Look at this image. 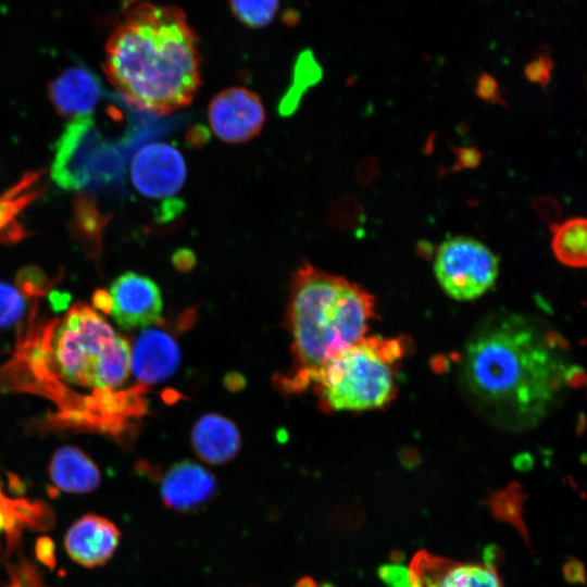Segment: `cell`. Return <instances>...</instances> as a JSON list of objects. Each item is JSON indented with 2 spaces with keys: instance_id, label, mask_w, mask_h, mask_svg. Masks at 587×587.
I'll return each instance as SVG.
<instances>
[{
  "instance_id": "cell-21",
  "label": "cell",
  "mask_w": 587,
  "mask_h": 587,
  "mask_svg": "<svg viewBox=\"0 0 587 587\" xmlns=\"http://www.w3.org/2000/svg\"><path fill=\"white\" fill-rule=\"evenodd\" d=\"M35 309L28 312L26 296L17 288L0 282V332L15 328L18 336L17 345L35 322L36 316L28 322L25 321V317L35 315Z\"/></svg>"
},
{
  "instance_id": "cell-17",
  "label": "cell",
  "mask_w": 587,
  "mask_h": 587,
  "mask_svg": "<svg viewBox=\"0 0 587 587\" xmlns=\"http://www.w3.org/2000/svg\"><path fill=\"white\" fill-rule=\"evenodd\" d=\"M48 473L53 485L65 492H91L101 483L97 464L84 451L72 446L61 447L53 453Z\"/></svg>"
},
{
  "instance_id": "cell-7",
  "label": "cell",
  "mask_w": 587,
  "mask_h": 587,
  "mask_svg": "<svg viewBox=\"0 0 587 587\" xmlns=\"http://www.w3.org/2000/svg\"><path fill=\"white\" fill-rule=\"evenodd\" d=\"M104 150L93 122L89 117L76 118L54 145L53 180L67 190L91 186Z\"/></svg>"
},
{
  "instance_id": "cell-38",
  "label": "cell",
  "mask_w": 587,
  "mask_h": 587,
  "mask_svg": "<svg viewBox=\"0 0 587 587\" xmlns=\"http://www.w3.org/2000/svg\"><path fill=\"white\" fill-rule=\"evenodd\" d=\"M296 587H316L315 583L311 578H302L297 583Z\"/></svg>"
},
{
  "instance_id": "cell-33",
  "label": "cell",
  "mask_w": 587,
  "mask_h": 587,
  "mask_svg": "<svg viewBox=\"0 0 587 587\" xmlns=\"http://www.w3.org/2000/svg\"><path fill=\"white\" fill-rule=\"evenodd\" d=\"M35 554L37 560L53 570L57 564L54 542L50 537L41 536L36 540Z\"/></svg>"
},
{
  "instance_id": "cell-3",
  "label": "cell",
  "mask_w": 587,
  "mask_h": 587,
  "mask_svg": "<svg viewBox=\"0 0 587 587\" xmlns=\"http://www.w3.org/2000/svg\"><path fill=\"white\" fill-rule=\"evenodd\" d=\"M16 358L35 378L26 389L39 388L54 400L64 384L115 391L128 378L130 347L111 325L85 303L47 324L34 323L16 346Z\"/></svg>"
},
{
  "instance_id": "cell-31",
  "label": "cell",
  "mask_w": 587,
  "mask_h": 587,
  "mask_svg": "<svg viewBox=\"0 0 587 587\" xmlns=\"http://www.w3.org/2000/svg\"><path fill=\"white\" fill-rule=\"evenodd\" d=\"M388 587H412L409 569L398 564H386L378 571Z\"/></svg>"
},
{
  "instance_id": "cell-16",
  "label": "cell",
  "mask_w": 587,
  "mask_h": 587,
  "mask_svg": "<svg viewBox=\"0 0 587 587\" xmlns=\"http://www.w3.org/2000/svg\"><path fill=\"white\" fill-rule=\"evenodd\" d=\"M191 445L201 460L220 465L235 458L241 446V437L233 421L221 414L208 413L195 423Z\"/></svg>"
},
{
  "instance_id": "cell-37",
  "label": "cell",
  "mask_w": 587,
  "mask_h": 587,
  "mask_svg": "<svg viewBox=\"0 0 587 587\" xmlns=\"http://www.w3.org/2000/svg\"><path fill=\"white\" fill-rule=\"evenodd\" d=\"M176 267L182 271L189 270L193 265V257L190 251H179L174 257Z\"/></svg>"
},
{
  "instance_id": "cell-18",
  "label": "cell",
  "mask_w": 587,
  "mask_h": 587,
  "mask_svg": "<svg viewBox=\"0 0 587 587\" xmlns=\"http://www.w3.org/2000/svg\"><path fill=\"white\" fill-rule=\"evenodd\" d=\"M52 521V513L45 503L25 499L11 500L0 489V534H7L9 546L17 541L23 526L47 529Z\"/></svg>"
},
{
  "instance_id": "cell-2",
  "label": "cell",
  "mask_w": 587,
  "mask_h": 587,
  "mask_svg": "<svg viewBox=\"0 0 587 587\" xmlns=\"http://www.w3.org/2000/svg\"><path fill=\"white\" fill-rule=\"evenodd\" d=\"M104 71L132 104L157 114L187 107L200 85L197 37L175 7H135L108 40Z\"/></svg>"
},
{
  "instance_id": "cell-36",
  "label": "cell",
  "mask_w": 587,
  "mask_h": 587,
  "mask_svg": "<svg viewBox=\"0 0 587 587\" xmlns=\"http://www.w3.org/2000/svg\"><path fill=\"white\" fill-rule=\"evenodd\" d=\"M585 380L583 369L576 365L569 366L565 372V384L571 387H579Z\"/></svg>"
},
{
  "instance_id": "cell-4",
  "label": "cell",
  "mask_w": 587,
  "mask_h": 587,
  "mask_svg": "<svg viewBox=\"0 0 587 587\" xmlns=\"http://www.w3.org/2000/svg\"><path fill=\"white\" fill-rule=\"evenodd\" d=\"M374 316V297L360 285L301 265L290 286L288 325L296 370L284 378L286 389L309 387L323 365L365 337Z\"/></svg>"
},
{
  "instance_id": "cell-25",
  "label": "cell",
  "mask_w": 587,
  "mask_h": 587,
  "mask_svg": "<svg viewBox=\"0 0 587 587\" xmlns=\"http://www.w3.org/2000/svg\"><path fill=\"white\" fill-rule=\"evenodd\" d=\"M365 221L362 202L354 196H344L330 207V225L341 232L358 229Z\"/></svg>"
},
{
  "instance_id": "cell-5",
  "label": "cell",
  "mask_w": 587,
  "mask_h": 587,
  "mask_svg": "<svg viewBox=\"0 0 587 587\" xmlns=\"http://www.w3.org/2000/svg\"><path fill=\"white\" fill-rule=\"evenodd\" d=\"M405 352L400 337H364L323 365L310 386L329 412L383 409L396 397V372Z\"/></svg>"
},
{
  "instance_id": "cell-22",
  "label": "cell",
  "mask_w": 587,
  "mask_h": 587,
  "mask_svg": "<svg viewBox=\"0 0 587 587\" xmlns=\"http://www.w3.org/2000/svg\"><path fill=\"white\" fill-rule=\"evenodd\" d=\"M102 226L103 218H101L92 200L84 195L76 197L71 229L79 241L92 252L99 248L98 242Z\"/></svg>"
},
{
  "instance_id": "cell-6",
  "label": "cell",
  "mask_w": 587,
  "mask_h": 587,
  "mask_svg": "<svg viewBox=\"0 0 587 587\" xmlns=\"http://www.w3.org/2000/svg\"><path fill=\"white\" fill-rule=\"evenodd\" d=\"M500 261L483 242L466 236L445 240L437 249L434 272L442 290L452 299L472 301L496 284Z\"/></svg>"
},
{
  "instance_id": "cell-8",
  "label": "cell",
  "mask_w": 587,
  "mask_h": 587,
  "mask_svg": "<svg viewBox=\"0 0 587 587\" xmlns=\"http://www.w3.org/2000/svg\"><path fill=\"white\" fill-rule=\"evenodd\" d=\"M209 125L223 141L241 143L257 136L265 121L260 98L245 87H232L218 92L210 102Z\"/></svg>"
},
{
  "instance_id": "cell-20",
  "label": "cell",
  "mask_w": 587,
  "mask_h": 587,
  "mask_svg": "<svg viewBox=\"0 0 587 587\" xmlns=\"http://www.w3.org/2000/svg\"><path fill=\"white\" fill-rule=\"evenodd\" d=\"M41 174H25L16 185L0 196V234L16 224L15 216L42 193L39 186Z\"/></svg>"
},
{
  "instance_id": "cell-10",
  "label": "cell",
  "mask_w": 587,
  "mask_h": 587,
  "mask_svg": "<svg viewBox=\"0 0 587 587\" xmlns=\"http://www.w3.org/2000/svg\"><path fill=\"white\" fill-rule=\"evenodd\" d=\"M110 314L123 329L146 327L160 322L163 300L159 286L149 277L127 272L109 290Z\"/></svg>"
},
{
  "instance_id": "cell-28",
  "label": "cell",
  "mask_w": 587,
  "mask_h": 587,
  "mask_svg": "<svg viewBox=\"0 0 587 587\" xmlns=\"http://www.w3.org/2000/svg\"><path fill=\"white\" fill-rule=\"evenodd\" d=\"M532 208L539 220L550 226L558 224L562 216L560 202L551 196H537L532 200Z\"/></svg>"
},
{
  "instance_id": "cell-26",
  "label": "cell",
  "mask_w": 587,
  "mask_h": 587,
  "mask_svg": "<svg viewBox=\"0 0 587 587\" xmlns=\"http://www.w3.org/2000/svg\"><path fill=\"white\" fill-rule=\"evenodd\" d=\"M53 280L37 266L23 267L16 275V288L28 298H39L49 292Z\"/></svg>"
},
{
  "instance_id": "cell-30",
  "label": "cell",
  "mask_w": 587,
  "mask_h": 587,
  "mask_svg": "<svg viewBox=\"0 0 587 587\" xmlns=\"http://www.w3.org/2000/svg\"><path fill=\"white\" fill-rule=\"evenodd\" d=\"M450 149L455 155V162L442 175L462 170H472L477 167L482 162L483 154L476 147L450 146Z\"/></svg>"
},
{
  "instance_id": "cell-32",
  "label": "cell",
  "mask_w": 587,
  "mask_h": 587,
  "mask_svg": "<svg viewBox=\"0 0 587 587\" xmlns=\"http://www.w3.org/2000/svg\"><path fill=\"white\" fill-rule=\"evenodd\" d=\"M379 161L374 155L363 158L355 170L357 180L362 186H370L378 176Z\"/></svg>"
},
{
  "instance_id": "cell-11",
  "label": "cell",
  "mask_w": 587,
  "mask_h": 587,
  "mask_svg": "<svg viewBox=\"0 0 587 587\" xmlns=\"http://www.w3.org/2000/svg\"><path fill=\"white\" fill-rule=\"evenodd\" d=\"M412 587H503L492 563H461L427 551L409 566Z\"/></svg>"
},
{
  "instance_id": "cell-13",
  "label": "cell",
  "mask_w": 587,
  "mask_h": 587,
  "mask_svg": "<svg viewBox=\"0 0 587 587\" xmlns=\"http://www.w3.org/2000/svg\"><path fill=\"white\" fill-rule=\"evenodd\" d=\"M121 530L109 519L86 514L75 521L64 537L68 557L85 567L105 564L116 551Z\"/></svg>"
},
{
  "instance_id": "cell-14",
  "label": "cell",
  "mask_w": 587,
  "mask_h": 587,
  "mask_svg": "<svg viewBox=\"0 0 587 587\" xmlns=\"http://www.w3.org/2000/svg\"><path fill=\"white\" fill-rule=\"evenodd\" d=\"M180 362L176 340L165 330H142L130 348V371L139 385L148 387L170 378Z\"/></svg>"
},
{
  "instance_id": "cell-9",
  "label": "cell",
  "mask_w": 587,
  "mask_h": 587,
  "mask_svg": "<svg viewBox=\"0 0 587 587\" xmlns=\"http://www.w3.org/2000/svg\"><path fill=\"white\" fill-rule=\"evenodd\" d=\"M186 164L179 150L167 142L141 147L130 162V178L145 197L165 199L175 196L186 179Z\"/></svg>"
},
{
  "instance_id": "cell-29",
  "label": "cell",
  "mask_w": 587,
  "mask_h": 587,
  "mask_svg": "<svg viewBox=\"0 0 587 587\" xmlns=\"http://www.w3.org/2000/svg\"><path fill=\"white\" fill-rule=\"evenodd\" d=\"M476 96L490 104L507 107L497 79L489 73L483 72L475 84Z\"/></svg>"
},
{
  "instance_id": "cell-12",
  "label": "cell",
  "mask_w": 587,
  "mask_h": 587,
  "mask_svg": "<svg viewBox=\"0 0 587 587\" xmlns=\"http://www.w3.org/2000/svg\"><path fill=\"white\" fill-rule=\"evenodd\" d=\"M215 492L214 475L202 465L188 460L171 465L160 483L164 505L180 513L199 510L212 500Z\"/></svg>"
},
{
  "instance_id": "cell-34",
  "label": "cell",
  "mask_w": 587,
  "mask_h": 587,
  "mask_svg": "<svg viewBox=\"0 0 587 587\" xmlns=\"http://www.w3.org/2000/svg\"><path fill=\"white\" fill-rule=\"evenodd\" d=\"M564 575L572 583H583L585 578L583 565L577 561H571L565 564Z\"/></svg>"
},
{
  "instance_id": "cell-27",
  "label": "cell",
  "mask_w": 587,
  "mask_h": 587,
  "mask_svg": "<svg viewBox=\"0 0 587 587\" xmlns=\"http://www.w3.org/2000/svg\"><path fill=\"white\" fill-rule=\"evenodd\" d=\"M547 47L539 48L537 54L524 66V75L530 83L545 88L551 79L554 62Z\"/></svg>"
},
{
  "instance_id": "cell-35",
  "label": "cell",
  "mask_w": 587,
  "mask_h": 587,
  "mask_svg": "<svg viewBox=\"0 0 587 587\" xmlns=\"http://www.w3.org/2000/svg\"><path fill=\"white\" fill-rule=\"evenodd\" d=\"M92 303L96 309L101 310L102 312L110 314L112 301L109 291L103 289H98L92 296Z\"/></svg>"
},
{
  "instance_id": "cell-1",
  "label": "cell",
  "mask_w": 587,
  "mask_h": 587,
  "mask_svg": "<svg viewBox=\"0 0 587 587\" xmlns=\"http://www.w3.org/2000/svg\"><path fill=\"white\" fill-rule=\"evenodd\" d=\"M565 339L523 314H489L460 355L459 378L473 407L504 430L536 426L565 384ZM566 385V384H565Z\"/></svg>"
},
{
  "instance_id": "cell-19",
  "label": "cell",
  "mask_w": 587,
  "mask_h": 587,
  "mask_svg": "<svg viewBox=\"0 0 587 587\" xmlns=\"http://www.w3.org/2000/svg\"><path fill=\"white\" fill-rule=\"evenodd\" d=\"M549 228L557 259L567 266H587V218L573 217Z\"/></svg>"
},
{
  "instance_id": "cell-24",
  "label": "cell",
  "mask_w": 587,
  "mask_h": 587,
  "mask_svg": "<svg viewBox=\"0 0 587 587\" xmlns=\"http://www.w3.org/2000/svg\"><path fill=\"white\" fill-rule=\"evenodd\" d=\"M235 17L252 28L270 24L279 8V0H229Z\"/></svg>"
},
{
  "instance_id": "cell-15",
  "label": "cell",
  "mask_w": 587,
  "mask_h": 587,
  "mask_svg": "<svg viewBox=\"0 0 587 587\" xmlns=\"http://www.w3.org/2000/svg\"><path fill=\"white\" fill-rule=\"evenodd\" d=\"M99 78L84 66H73L58 76L49 88L57 111L66 117H87L101 96Z\"/></svg>"
},
{
  "instance_id": "cell-23",
  "label": "cell",
  "mask_w": 587,
  "mask_h": 587,
  "mask_svg": "<svg viewBox=\"0 0 587 587\" xmlns=\"http://www.w3.org/2000/svg\"><path fill=\"white\" fill-rule=\"evenodd\" d=\"M523 502L524 496L520 485L512 484L504 490L494 494L488 500V505L496 519L514 526L528 544V533L523 520Z\"/></svg>"
}]
</instances>
